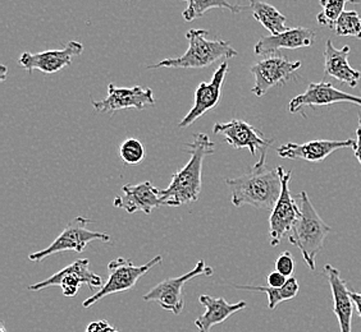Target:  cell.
Masks as SVG:
<instances>
[{
	"mask_svg": "<svg viewBox=\"0 0 361 332\" xmlns=\"http://www.w3.org/2000/svg\"><path fill=\"white\" fill-rule=\"evenodd\" d=\"M183 150L191 156L188 164L172 175V180L166 189L158 191L164 206L180 208L199 200L204 160L216 153V143L210 141L208 134L196 133L192 142L186 143Z\"/></svg>",
	"mask_w": 361,
	"mask_h": 332,
	"instance_id": "obj_1",
	"label": "cell"
},
{
	"mask_svg": "<svg viewBox=\"0 0 361 332\" xmlns=\"http://www.w3.org/2000/svg\"><path fill=\"white\" fill-rule=\"evenodd\" d=\"M157 104L152 89L142 86L135 87H117L114 83L108 84V96L95 101L91 98V105L97 113H114V111L136 109L144 110L147 106Z\"/></svg>",
	"mask_w": 361,
	"mask_h": 332,
	"instance_id": "obj_11",
	"label": "cell"
},
{
	"mask_svg": "<svg viewBox=\"0 0 361 332\" xmlns=\"http://www.w3.org/2000/svg\"><path fill=\"white\" fill-rule=\"evenodd\" d=\"M278 173L282 180V191L277 203L271 210L269 217V236L271 247H277L286 236L291 233L293 225L301 215L300 206L290 192L291 172H286L282 166H278Z\"/></svg>",
	"mask_w": 361,
	"mask_h": 332,
	"instance_id": "obj_8",
	"label": "cell"
},
{
	"mask_svg": "<svg viewBox=\"0 0 361 332\" xmlns=\"http://www.w3.org/2000/svg\"><path fill=\"white\" fill-rule=\"evenodd\" d=\"M86 284L89 289L97 293L103 286L102 277L92 272L90 269V261L87 258L76 260L63 270L58 271L54 275L39 281L34 285H30L28 289L32 291H42L51 286H61L64 297H75Z\"/></svg>",
	"mask_w": 361,
	"mask_h": 332,
	"instance_id": "obj_7",
	"label": "cell"
},
{
	"mask_svg": "<svg viewBox=\"0 0 361 332\" xmlns=\"http://www.w3.org/2000/svg\"><path fill=\"white\" fill-rule=\"evenodd\" d=\"M324 275L332 290L334 312L338 319L341 332H353V314L354 303L350 297V290L345 280L341 277L340 271L332 264L324 266Z\"/></svg>",
	"mask_w": 361,
	"mask_h": 332,
	"instance_id": "obj_19",
	"label": "cell"
},
{
	"mask_svg": "<svg viewBox=\"0 0 361 332\" xmlns=\"http://www.w3.org/2000/svg\"><path fill=\"white\" fill-rule=\"evenodd\" d=\"M338 36H348L361 40V17L355 11H345L334 25Z\"/></svg>",
	"mask_w": 361,
	"mask_h": 332,
	"instance_id": "obj_26",
	"label": "cell"
},
{
	"mask_svg": "<svg viewBox=\"0 0 361 332\" xmlns=\"http://www.w3.org/2000/svg\"><path fill=\"white\" fill-rule=\"evenodd\" d=\"M287 280H288V277H286L285 275H282L281 272L276 270L267 276V283L271 288H281L287 283Z\"/></svg>",
	"mask_w": 361,
	"mask_h": 332,
	"instance_id": "obj_29",
	"label": "cell"
},
{
	"mask_svg": "<svg viewBox=\"0 0 361 332\" xmlns=\"http://www.w3.org/2000/svg\"><path fill=\"white\" fill-rule=\"evenodd\" d=\"M355 156L361 165V111L359 113V125L356 129V146L354 148Z\"/></svg>",
	"mask_w": 361,
	"mask_h": 332,
	"instance_id": "obj_31",
	"label": "cell"
},
{
	"mask_svg": "<svg viewBox=\"0 0 361 332\" xmlns=\"http://www.w3.org/2000/svg\"><path fill=\"white\" fill-rule=\"evenodd\" d=\"M199 302L205 308L202 316L195 321V326L197 327L199 332H210L213 326L221 325L232 314L243 311L247 307L246 302L243 300L228 303L224 298H213L207 294L200 295Z\"/></svg>",
	"mask_w": 361,
	"mask_h": 332,
	"instance_id": "obj_20",
	"label": "cell"
},
{
	"mask_svg": "<svg viewBox=\"0 0 361 332\" xmlns=\"http://www.w3.org/2000/svg\"><path fill=\"white\" fill-rule=\"evenodd\" d=\"M161 262H163L161 256L154 257L152 261H149L142 266H135L131 262V260L123 258V257L113 260L108 264L109 276L106 279V281L97 293H94L90 298L85 300L82 303L84 308H90L92 305H97V302H100L103 298L111 294L123 293L133 289L141 277Z\"/></svg>",
	"mask_w": 361,
	"mask_h": 332,
	"instance_id": "obj_5",
	"label": "cell"
},
{
	"mask_svg": "<svg viewBox=\"0 0 361 332\" xmlns=\"http://www.w3.org/2000/svg\"><path fill=\"white\" fill-rule=\"evenodd\" d=\"M301 68V62H290L281 56H268L250 67L255 78L251 92L257 97H263L271 87L283 86L296 77Z\"/></svg>",
	"mask_w": 361,
	"mask_h": 332,
	"instance_id": "obj_10",
	"label": "cell"
},
{
	"mask_svg": "<svg viewBox=\"0 0 361 332\" xmlns=\"http://www.w3.org/2000/svg\"><path fill=\"white\" fill-rule=\"evenodd\" d=\"M119 156L127 165H137L146 158L145 146L140 142L139 139H127L121 145Z\"/></svg>",
	"mask_w": 361,
	"mask_h": 332,
	"instance_id": "obj_27",
	"label": "cell"
},
{
	"mask_svg": "<svg viewBox=\"0 0 361 332\" xmlns=\"http://www.w3.org/2000/svg\"><path fill=\"white\" fill-rule=\"evenodd\" d=\"M86 332H119L116 330L113 326L109 325L108 321H97V322H92L86 328Z\"/></svg>",
	"mask_w": 361,
	"mask_h": 332,
	"instance_id": "obj_30",
	"label": "cell"
},
{
	"mask_svg": "<svg viewBox=\"0 0 361 332\" xmlns=\"http://www.w3.org/2000/svg\"><path fill=\"white\" fill-rule=\"evenodd\" d=\"M315 31L310 28H288L278 35L262 37L254 46V53L257 56H274L282 49L310 48L315 42Z\"/></svg>",
	"mask_w": 361,
	"mask_h": 332,
	"instance_id": "obj_18",
	"label": "cell"
},
{
	"mask_svg": "<svg viewBox=\"0 0 361 332\" xmlns=\"http://www.w3.org/2000/svg\"><path fill=\"white\" fill-rule=\"evenodd\" d=\"M94 220L78 216L73 219L72 222L64 228L62 233L56 236V241L49 245L48 248L37 250L35 253H31L28 258L32 262H42L47 257L66 252V250H72L81 253L84 252L86 245L92 241H102V242H109L111 236L105 233H99V231H91L87 229V225Z\"/></svg>",
	"mask_w": 361,
	"mask_h": 332,
	"instance_id": "obj_6",
	"label": "cell"
},
{
	"mask_svg": "<svg viewBox=\"0 0 361 332\" xmlns=\"http://www.w3.org/2000/svg\"><path fill=\"white\" fill-rule=\"evenodd\" d=\"M84 45L81 42H70L64 48L47 50L37 54L23 53L18 58V64L31 75L34 70H40L47 75H53L70 67L75 56H81Z\"/></svg>",
	"mask_w": 361,
	"mask_h": 332,
	"instance_id": "obj_12",
	"label": "cell"
},
{
	"mask_svg": "<svg viewBox=\"0 0 361 332\" xmlns=\"http://www.w3.org/2000/svg\"><path fill=\"white\" fill-rule=\"evenodd\" d=\"M228 70V63L223 62L214 72L210 82L199 84V87L195 91L194 105L191 110L185 115V118H182L178 123L180 128H188L197 119L202 118L204 114L216 109L222 96L223 83L226 81Z\"/></svg>",
	"mask_w": 361,
	"mask_h": 332,
	"instance_id": "obj_13",
	"label": "cell"
},
{
	"mask_svg": "<svg viewBox=\"0 0 361 332\" xmlns=\"http://www.w3.org/2000/svg\"><path fill=\"white\" fill-rule=\"evenodd\" d=\"M350 46L345 45L343 48H334V42L326 40L324 49V73L326 76L336 78L340 82L346 83L350 87H356L360 81L361 73L354 70L348 63Z\"/></svg>",
	"mask_w": 361,
	"mask_h": 332,
	"instance_id": "obj_21",
	"label": "cell"
},
{
	"mask_svg": "<svg viewBox=\"0 0 361 332\" xmlns=\"http://www.w3.org/2000/svg\"><path fill=\"white\" fill-rule=\"evenodd\" d=\"M208 30H190L186 34L188 51L177 58H168L147 68H207L219 59H231L238 56L231 42L221 39L209 40Z\"/></svg>",
	"mask_w": 361,
	"mask_h": 332,
	"instance_id": "obj_3",
	"label": "cell"
},
{
	"mask_svg": "<svg viewBox=\"0 0 361 332\" xmlns=\"http://www.w3.org/2000/svg\"><path fill=\"white\" fill-rule=\"evenodd\" d=\"M267 150H262L260 159L249 173L226 179L235 208L249 205L255 208L273 210L276 206L282 191V180L277 167L271 169L267 165Z\"/></svg>",
	"mask_w": 361,
	"mask_h": 332,
	"instance_id": "obj_2",
	"label": "cell"
},
{
	"mask_svg": "<svg viewBox=\"0 0 361 332\" xmlns=\"http://www.w3.org/2000/svg\"><path fill=\"white\" fill-rule=\"evenodd\" d=\"M159 188L154 187L152 181H142L140 184H126L122 187L123 197H116L113 205L123 208L128 214L144 212L152 214L155 208L164 206L158 194Z\"/></svg>",
	"mask_w": 361,
	"mask_h": 332,
	"instance_id": "obj_17",
	"label": "cell"
},
{
	"mask_svg": "<svg viewBox=\"0 0 361 332\" xmlns=\"http://www.w3.org/2000/svg\"><path fill=\"white\" fill-rule=\"evenodd\" d=\"M299 198L301 215L288 234V241L301 250L306 266L315 271L317 256L332 228L322 220L305 191L299 194Z\"/></svg>",
	"mask_w": 361,
	"mask_h": 332,
	"instance_id": "obj_4",
	"label": "cell"
},
{
	"mask_svg": "<svg viewBox=\"0 0 361 332\" xmlns=\"http://www.w3.org/2000/svg\"><path fill=\"white\" fill-rule=\"evenodd\" d=\"M213 132L223 136V139L235 150L247 148L251 155H255L257 150L268 148L274 142V139H265L263 132L254 125L240 119H233L228 123H216Z\"/></svg>",
	"mask_w": 361,
	"mask_h": 332,
	"instance_id": "obj_14",
	"label": "cell"
},
{
	"mask_svg": "<svg viewBox=\"0 0 361 332\" xmlns=\"http://www.w3.org/2000/svg\"><path fill=\"white\" fill-rule=\"evenodd\" d=\"M276 271L281 272L286 277H292V274L295 271V260L290 252H283L281 256L278 257L276 261Z\"/></svg>",
	"mask_w": 361,
	"mask_h": 332,
	"instance_id": "obj_28",
	"label": "cell"
},
{
	"mask_svg": "<svg viewBox=\"0 0 361 332\" xmlns=\"http://www.w3.org/2000/svg\"><path fill=\"white\" fill-rule=\"evenodd\" d=\"M0 81L3 82V81H6V78H7L8 75V68L3 64V65H0Z\"/></svg>",
	"mask_w": 361,
	"mask_h": 332,
	"instance_id": "obj_33",
	"label": "cell"
},
{
	"mask_svg": "<svg viewBox=\"0 0 361 332\" xmlns=\"http://www.w3.org/2000/svg\"><path fill=\"white\" fill-rule=\"evenodd\" d=\"M350 297H351V300H353V303H354L355 307H356L357 314L361 317V293L350 291Z\"/></svg>",
	"mask_w": 361,
	"mask_h": 332,
	"instance_id": "obj_32",
	"label": "cell"
},
{
	"mask_svg": "<svg viewBox=\"0 0 361 332\" xmlns=\"http://www.w3.org/2000/svg\"><path fill=\"white\" fill-rule=\"evenodd\" d=\"M249 9L252 11V15L265 30L271 32V35H278L281 32H285L288 28L286 26L287 18L278 11L262 0H250Z\"/></svg>",
	"mask_w": 361,
	"mask_h": 332,
	"instance_id": "obj_22",
	"label": "cell"
},
{
	"mask_svg": "<svg viewBox=\"0 0 361 332\" xmlns=\"http://www.w3.org/2000/svg\"><path fill=\"white\" fill-rule=\"evenodd\" d=\"M213 272H214L213 267L208 266L204 260H200L195 264L194 269L188 271V274L182 276L167 279L159 284L155 285L152 290L147 291L144 295V300L157 302L164 311L171 312L176 316H178L185 307L183 298H182L183 285L190 280H192L194 277L202 276V275L212 276Z\"/></svg>",
	"mask_w": 361,
	"mask_h": 332,
	"instance_id": "obj_9",
	"label": "cell"
},
{
	"mask_svg": "<svg viewBox=\"0 0 361 332\" xmlns=\"http://www.w3.org/2000/svg\"><path fill=\"white\" fill-rule=\"evenodd\" d=\"M323 11L317 15V21L323 27L334 28L348 3H360V0H319Z\"/></svg>",
	"mask_w": 361,
	"mask_h": 332,
	"instance_id": "obj_25",
	"label": "cell"
},
{
	"mask_svg": "<svg viewBox=\"0 0 361 332\" xmlns=\"http://www.w3.org/2000/svg\"><path fill=\"white\" fill-rule=\"evenodd\" d=\"M0 332H8L7 328H6V326H4V324H1V327H0Z\"/></svg>",
	"mask_w": 361,
	"mask_h": 332,
	"instance_id": "obj_34",
	"label": "cell"
},
{
	"mask_svg": "<svg viewBox=\"0 0 361 332\" xmlns=\"http://www.w3.org/2000/svg\"><path fill=\"white\" fill-rule=\"evenodd\" d=\"M355 139L345 141H329V139H315L306 143H286L278 147L277 153L282 159L305 160L310 162H319L326 160L331 153L340 148H355Z\"/></svg>",
	"mask_w": 361,
	"mask_h": 332,
	"instance_id": "obj_16",
	"label": "cell"
},
{
	"mask_svg": "<svg viewBox=\"0 0 361 332\" xmlns=\"http://www.w3.org/2000/svg\"><path fill=\"white\" fill-rule=\"evenodd\" d=\"M188 3V8L182 12L183 20L192 22L197 18H202L204 14L210 9H227L231 13H241L245 9H249V6L245 8L240 4H232L228 0H185Z\"/></svg>",
	"mask_w": 361,
	"mask_h": 332,
	"instance_id": "obj_24",
	"label": "cell"
},
{
	"mask_svg": "<svg viewBox=\"0 0 361 332\" xmlns=\"http://www.w3.org/2000/svg\"><path fill=\"white\" fill-rule=\"evenodd\" d=\"M337 103H351L361 108V97L337 90L331 83H310L304 94L292 98L288 104V111L298 113L305 106L318 108Z\"/></svg>",
	"mask_w": 361,
	"mask_h": 332,
	"instance_id": "obj_15",
	"label": "cell"
},
{
	"mask_svg": "<svg viewBox=\"0 0 361 332\" xmlns=\"http://www.w3.org/2000/svg\"><path fill=\"white\" fill-rule=\"evenodd\" d=\"M237 289L243 290L259 291L265 293L268 297V308L273 311L277 308L278 305L282 302L291 300L298 297L300 291V285L295 277H288L287 283L281 288H271V286H252V285H237Z\"/></svg>",
	"mask_w": 361,
	"mask_h": 332,
	"instance_id": "obj_23",
	"label": "cell"
}]
</instances>
